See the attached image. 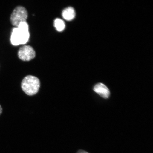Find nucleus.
I'll return each mask as SVG.
<instances>
[{"instance_id":"f257e3e1","label":"nucleus","mask_w":153,"mask_h":153,"mask_svg":"<svg viewBox=\"0 0 153 153\" xmlns=\"http://www.w3.org/2000/svg\"><path fill=\"white\" fill-rule=\"evenodd\" d=\"M21 87L26 94L33 96L37 94L40 87V81L36 76L28 75L25 77L21 83Z\"/></svg>"},{"instance_id":"f03ea898","label":"nucleus","mask_w":153,"mask_h":153,"mask_svg":"<svg viewBox=\"0 0 153 153\" xmlns=\"http://www.w3.org/2000/svg\"><path fill=\"white\" fill-rule=\"evenodd\" d=\"M30 38L29 30L15 27L13 29L11 36V42L13 45H24L28 41Z\"/></svg>"},{"instance_id":"7ed1b4c3","label":"nucleus","mask_w":153,"mask_h":153,"mask_svg":"<svg viewBox=\"0 0 153 153\" xmlns=\"http://www.w3.org/2000/svg\"><path fill=\"white\" fill-rule=\"evenodd\" d=\"M28 17L26 9L22 6H18L13 10L10 17V21L13 26L18 27L19 24L26 22Z\"/></svg>"},{"instance_id":"20e7f679","label":"nucleus","mask_w":153,"mask_h":153,"mask_svg":"<svg viewBox=\"0 0 153 153\" xmlns=\"http://www.w3.org/2000/svg\"><path fill=\"white\" fill-rule=\"evenodd\" d=\"M18 55L21 60L29 61L34 58L36 52L33 48L30 46L24 45L19 49Z\"/></svg>"},{"instance_id":"39448f33","label":"nucleus","mask_w":153,"mask_h":153,"mask_svg":"<svg viewBox=\"0 0 153 153\" xmlns=\"http://www.w3.org/2000/svg\"><path fill=\"white\" fill-rule=\"evenodd\" d=\"M93 90L94 91L103 98L108 99L110 96L109 90L103 83H99L97 84L94 87Z\"/></svg>"},{"instance_id":"423d86ee","label":"nucleus","mask_w":153,"mask_h":153,"mask_svg":"<svg viewBox=\"0 0 153 153\" xmlns=\"http://www.w3.org/2000/svg\"><path fill=\"white\" fill-rule=\"evenodd\" d=\"M76 13L73 7H68L65 8L63 10L62 16L65 20L71 21L75 18Z\"/></svg>"},{"instance_id":"0eeeda50","label":"nucleus","mask_w":153,"mask_h":153,"mask_svg":"<svg viewBox=\"0 0 153 153\" xmlns=\"http://www.w3.org/2000/svg\"><path fill=\"white\" fill-rule=\"evenodd\" d=\"M54 26L57 31H63L65 27V24L64 21L60 19L56 18L54 20Z\"/></svg>"},{"instance_id":"6e6552de","label":"nucleus","mask_w":153,"mask_h":153,"mask_svg":"<svg viewBox=\"0 0 153 153\" xmlns=\"http://www.w3.org/2000/svg\"><path fill=\"white\" fill-rule=\"evenodd\" d=\"M76 153H89L86 151L82 150H80L78 151V152Z\"/></svg>"},{"instance_id":"1a4fd4ad","label":"nucleus","mask_w":153,"mask_h":153,"mask_svg":"<svg viewBox=\"0 0 153 153\" xmlns=\"http://www.w3.org/2000/svg\"><path fill=\"white\" fill-rule=\"evenodd\" d=\"M3 109L2 108V107L1 105H0V115H1V114L2 113V112Z\"/></svg>"}]
</instances>
